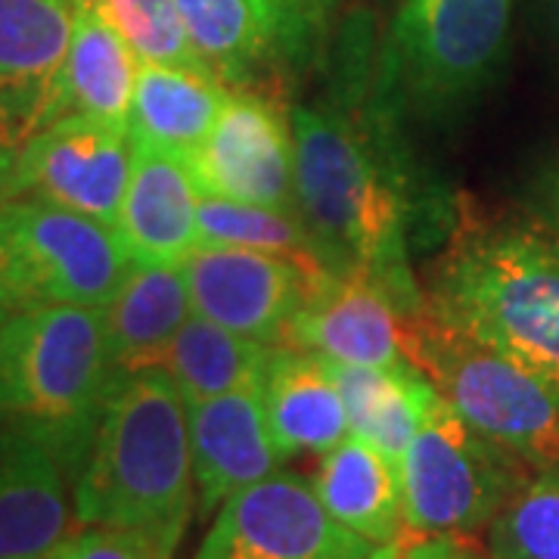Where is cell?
I'll return each mask as SVG.
<instances>
[{"label":"cell","mask_w":559,"mask_h":559,"mask_svg":"<svg viewBox=\"0 0 559 559\" xmlns=\"http://www.w3.org/2000/svg\"><path fill=\"white\" fill-rule=\"evenodd\" d=\"M289 121L299 205L314 234L342 271L380 280L407 314H419L426 289L411 267L419 180L364 28H348L330 87L293 106Z\"/></svg>","instance_id":"obj_1"},{"label":"cell","mask_w":559,"mask_h":559,"mask_svg":"<svg viewBox=\"0 0 559 559\" xmlns=\"http://www.w3.org/2000/svg\"><path fill=\"white\" fill-rule=\"evenodd\" d=\"M426 311L559 389V230L460 209Z\"/></svg>","instance_id":"obj_2"},{"label":"cell","mask_w":559,"mask_h":559,"mask_svg":"<svg viewBox=\"0 0 559 559\" xmlns=\"http://www.w3.org/2000/svg\"><path fill=\"white\" fill-rule=\"evenodd\" d=\"M187 401L162 367L112 380L75 479V522L140 532L175 557L193 513Z\"/></svg>","instance_id":"obj_3"},{"label":"cell","mask_w":559,"mask_h":559,"mask_svg":"<svg viewBox=\"0 0 559 559\" xmlns=\"http://www.w3.org/2000/svg\"><path fill=\"white\" fill-rule=\"evenodd\" d=\"M116 377L103 308L53 305L0 323V417L35 432L72 479Z\"/></svg>","instance_id":"obj_4"},{"label":"cell","mask_w":559,"mask_h":559,"mask_svg":"<svg viewBox=\"0 0 559 559\" xmlns=\"http://www.w3.org/2000/svg\"><path fill=\"white\" fill-rule=\"evenodd\" d=\"M516 0H401L380 60L385 97L419 119L448 121L498 75Z\"/></svg>","instance_id":"obj_5"},{"label":"cell","mask_w":559,"mask_h":559,"mask_svg":"<svg viewBox=\"0 0 559 559\" xmlns=\"http://www.w3.org/2000/svg\"><path fill=\"white\" fill-rule=\"evenodd\" d=\"M407 358L439 385L466 426L498 441L528 466L559 463V389L528 367L432 318L407 323Z\"/></svg>","instance_id":"obj_6"},{"label":"cell","mask_w":559,"mask_h":559,"mask_svg":"<svg viewBox=\"0 0 559 559\" xmlns=\"http://www.w3.org/2000/svg\"><path fill=\"white\" fill-rule=\"evenodd\" d=\"M119 234L53 202H0V318L84 305L103 308L131 271Z\"/></svg>","instance_id":"obj_7"},{"label":"cell","mask_w":559,"mask_h":559,"mask_svg":"<svg viewBox=\"0 0 559 559\" xmlns=\"http://www.w3.org/2000/svg\"><path fill=\"white\" fill-rule=\"evenodd\" d=\"M535 466L479 436L444 404L401 460L404 525L417 535H476L513 500Z\"/></svg>","instance_id":"obj_8"},{"label":"cell","mask_w":559,"mask_h":559,"mask_svg":"<svg viewBox=\"0 0 559 559\" xmlns=\"http://www.w3.org/2000/svg\"><path fill=\"white\" fill-rule=\"evenodd\" d=\"M377 544L345 528L296 473H274L218 507L193 559H370Z\"/></svg>","instance_id":"obj_9"},{"label":"cell","mask_w":559,"mask_h":559,"mask_svg":"<svg viewBox=\"0 0 559 559\" xmlns=\"http://www.w3.org/2000/svg\"><path fill=\"white\" fill-rule=\"evenodd\" d=\"M131 168L128 124L62 116L20 150L7 200L35 197L116 230Z\"/></svg>","instance_id":"obj_10"},{"label":"cell","mask_w":559,"mask_h":559,"mask_svg":"<svg viewBox=\"0 0 559 559\" xmlns=\"http://www.w3.org/2000/svg\"><path fill=\"white\" fill-rule=\"evenodd\" d=\"M183 159L209 197L301 212L293 121L259 87H230L212 134Z\"/></svg>","instance_id":"obj_11"},{"label":"cell","mask_w":559,"mask_h":559,"mask_svg":"<svg viewBox=\"0 0 559 559\" xmlns=\"http://www.w3.org/2000/svg\"><path fill=\"white\" fill-rule=\"evenodd\" d=\"M180 271L193 314L267 345H280L311 286L323 280L299 261L240 246H197Z\"/></svg>","instance_id":"obj_12"},{"label":"cell","mask_w":559,"mask_h":559,"mask_svg":"<svg viewBox=\"0 0 559 559\" xmlns=\"http://www.w3.org/2000/svg\"><path fill=\"white\" fill-rule=\"evenodd\" d=\"M79 0H0V138L16 153L60 119L57 79Z\"/></svg>","instance_id":"obj_13"},{"label":"cell","mask_w":559,"mask_h":559,"mask_svg":"<svg viewBox=\"0 0 559 559\" xmlns=\"http://www.w3.org/2000/svg\"><path fill=\"white\" fill-rule=\"evenodd\" d=\"M407 323L411 314L380 280L345 271L311 286L280 345L333 364L382 367L407 358Z\"/></svg>","instance_id":"obj_14"},{"label":"cell","mask_w":559,"mask_h":559,"mask_svg":"<svg viewBox=\"0 0 559 559\" xmlns=\"http://www.w3.org/2000/svg\"><path fill=\"white\" fill-rule=\"evenodd\" d=\"M200 516H212L237 491L280 473L286 457L271 436L261 389L187 404Z\"/></svg>","instance_id":"obj_15"},{"label":"cell","mask_w":559,"mask_h":559,"mask_svg":"<svg viewBox=\"0 0 559 559\" xmlns=\"http://www.w3.org/2000/svg\"><path fill=\"white\" fill-rule=\"evenodd\" d=\"M69 469L20 423L0 417V559H47L72 532Z\"/></svg>","instance_id":"obj_16"},{"label":"cell","mask_w":559,"mask_h":559,"mask_svg":"<svg viewBox=\"0 0 559 559\" xmlns=\"http://www.w3.org/2000/svg\"><path fill=\"white\" fill-rule=\"evenodd\" d=\"M202 190L183 156L134 146V168L124 190L119 234L134 264L178 267L200 246Z\"/></svg>","instance_id":"obj_17"},{"label":"cell","mask_w":559,"mask_h":559,"mask_svg":"<svg viewBox=\"0 0 559 559\" xmlns=\"http://www.w3.org/2000/svg\"><path fill=\"white\" fill-rule=\"evenodd\" d=\"M261 399L280 454H323L348 439V411L330 360L289 345H274Z\"/></svg>","instance_id":"obj_18"},{"label":"cell","mask_w":559,"mask_h":559,"mask_svg":"<svg viewBox=\"0 0 559 559\" xmlns=\"http://www.w3.org/2000/svg\"><path fill=\"white\" fill-rule=\"evenodd\" d=\"M330 370L340 382L352 432L370 441L399 469L423 423L448 404L439 385L411 358L382 367L330 360Z\"/></svg>","instance_id":"obj_19"},{"label":"cell","mask_w":559,"mask_h":559,"mask_svg":"<svg viewBox=\"0 0 559 559\" xmlns=\"http://www.w3.org/2000/svg\"><path fill=\"white\" fill-rule=\"evenodd\" d=\"M227 94L230 87L205 69L140 62L128 134L134 146L190 156L212 134Z\"/></svg>","instance_id":"obj_20"},{"label":"cell","mask_w":559,"mask_h":559,"mask_svg":"<svg viewBox=\"0 0 559 559\" xmlns=\"http://www.w3.org/2000/svg\"><path fill=\"white\" fill-rule=\"evenodd\" d=\"M311 488L345 528L377 547L407 532L401 469L355 432L320 454Z\"/></svg>","instance_id":"obj_21"},{"label":"cell","mask_w":559,"mask_h":559,"mask_svg":"<svg viewBox=\"0 0 559 559\" xmlns=\"http://www.w3.org/2000/svg\"><path fill=\"white\" fill-rule=\"evenodd\" d=\"M138 72L140 57L131 50V44L87 0H79L72 40L57 79L60 119L94 116L128 124Z\"/></svg>","instance_id":"obj_22"},{"label":"cell","mask_w":559,"mask_h":559,"mask_svg":"<svg viewBox=\"0 0 559 559\" xmlns=\"http://www.w3.org/2000/svg\"><path fill=\"white\" fill-rule=\"evenodd\" d=\"M193 314L183 271L165 264H131L116 296L103 305L106 342L116 370L159 364L168 342Z\"/></svg>","instance_id":"obj_23"},{"label":"cell","mask_w":559,"mask_h":559,"mask_svg":"<svg viewBox=\"0 0 559 559\" xmlns=\"http://www.w3.org/2000/svg\"><path fill=\"white\" fill-rule=\"evenodd\" d=\"M200 62L227 87L255 81L286 60L274 25L252 0H175Z\"/></svg>","instance_id":"obj_24"},{"label":"cell","mask_w":559,"mask_h":559,"mask_svg":"<svg viewBox=\"0 0 559 559\" xmlns=\"http://www.w3.org/2000/svg\"><path fill=\"white\" fill-rule=\"evenodd\" d=\"M274 345L224 330L202 314L190 320L168 342L159 364L175 377L183 401H205L227 392L261 389Z\"/></svg>","instance_id":"obj_25"},{"label":"cell","mask_w":559,"mask_h":559,"mask_svg":"<svg viewBox=\"0 0 559 559\" xmlns=\"http://www.w3.org/2000/svg\"><path fill=\"white\" fill-rule=\"evenodd\" d=\"M200 246H240L299 261L311 274H345L299 209L237 202L202 193Z\"/></svg>","instance_id":"obj_26"},{"label":"cell","mask_w":559,"mask_h":559,"mask_svg":"<svg viewBox=\"0 0 559 559\" xmlns=\"http://www.w3.org/2000/svg\"><path fill=\"white\" fill-rule=\"evenodd\" d=\"M491 559H559V463L540 466L488 525Z\"/></svg>","instance_id":"obj_27"},{"label":"cell","mask_w":559,"mask_h":559,"mask_svg":"<svg viewBox=\"0 0 559 559\" xmlns=\"http://www.w3.org/2000/svg\"><path fill=\"white\" fill-rule=\"evenodd\" d=\"M87 3L131 44L140 62L205 69L187 40L175 0H87Z\"/></svg>","instance_id":"obj_28"},{"label":"cell","mask_w":559,"mask_h":559,"mask_svg":"<svg viewBox=\"0 0 559 559\" xmlns=\"http://www.w3.org/2000/svg\"><path fill=\"white\" fill-rule=\"evenodd\" d=\"M47 559H171L159 544L140 532L112 525H84V532L69 535Z\"/></svg>","instance_id":"obj_29"},{"label":"cell","mask_w":559,"mask_h":559,"mask_svg":"<svg viewBox=\"0 0 559 559\" xmlns=\"http://www.w3.org/2000/svg\"><path fill=\"white\" fill-rule=\"evenodd\" d=\"M274 25L286 60H301L326 22L333 0H252Z\"/></svg>","instance_id":"obj_30"},{"label":"cell","mask_w":559,"mask_h":559,"mask_svg":"<svg viewBox=\"0 0 559 559\" xmlns=\"http://www.w3.org/2000/svg\"><path fill=\"white\" fill-rule=\"evenodd\" d=\"M370 559H476V550L457 535H417L404 532L401 538L380 544Z\"/></svg>","instance_id":"obj_31"},{"label":"cell","mask_w":559,"mask_h":559,"mask_svg":"<svg viewBox=\"0 0 559 559\" xmlns=\"http://www.w3.org/2000/svg\"><path fill=\"white\" fill-rule=\"evenodd\" d=\"M538 218L559 230V156L547 165L538 180Z\"/></svg>","instance_id":"obj_32"},{"label":"cell","mask_w":559,"mask_h":559,"mask_svg":"<svg viewBox=\"0 0 559 559\" xmlns=\"http://www.w3.org/2000/svg\"><path fill=\"white\" fill-rule=\"evenodd\" d=\"M16 159H20V153H16L7 140L0 138V202L10 197V180H13Z\"/></svg>","instance_id":"obj_33"},{"label":"cell","mask_w":559,"mask_h":559,"mask_svg":"<svg viewBox=\"0 0 559 559\" xmlns=\"http://www.w3.org/2000/svg\"><path fill=\"white\" fill-rule=\"evenodd\" d=\"M547 20H550V35L559 47V0H547Z\"/></svg>","instance_id":"obj_34"},{"label":"cell","mask_w":559,"mask_h":559,"mask_svg":"<svg viewBox=\"0 0 559 559\" xmlns=\"http://www.w3.org/2000/svg\"><path fill=\"white\" fill-rule=\"evenodd\" d=\"M3 320H7V318H0V323H3Z\"/></svg>","instance_id":"obj_35"},{"label":"cell","mask_w":559,"mask_h":559,"mask_svg":"<svg viewBox=\"0 0 559 559\" xmlns=\"http://www.w3.org/2000/svg\"><path fill=\"white\" fill-rule=\"evenodd\" d=\"M476 559H479V557H476Z\"/></svg>","instance_id":"obj_36"}]
</instances>
